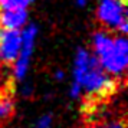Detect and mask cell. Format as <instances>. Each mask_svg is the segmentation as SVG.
<instances>
[{
	"label": "cell",
	"mask_w": 128,
	"mask_h": 128,
	"mask_svg": "<svg viewBox=\"0 0 128 128\" xmlns=\"http://www.w3.org/2000/svg\"><path fill=\"white\" fill-rule=\"evenodd\" d=\"M96 19L106 29L115 30L116 35L125 36L128 32L127 0H99Z\"/></svg>",
	"instance_id": "obj_3"
},
{
	"label": "cell",
	"mask_w": 128,
	"mask_h": 128,
	"mask_svg": "<svg viewBox=\"0 0 128 128\" xmlns=\"http://www.w3.org/2000/svg\"><path fill=\"white\" fill-rule=\"evenodd\" d=\"M55 78H56V79H64L65 78V72L64 70H56V72H55Z\"/></svg>",
	"instance_id": "obj_12"
},
{
	"label": "cell",
	"mask_w": 128,
	"mask_h": 128,
	"mask_svg": "<svg viewBox=\"0 0 128 128\" xmlns=\"http://www.w3.org/2000/svg\"><path fill=\"white\" fill-rule=\"evenodd\" d=\"M22 48V30H0V62L10 65L18 59Z\"/></svg>",
	"instance_id": "obj_5"
},
{
	"label": "cell",
	"mask_w": 128,
	"mask_h": 128,
	"mask_svg": "<svg viewBox=\"0 0 128 128\" xmlns=\"http://www.w3.org/2000/svg\"><path fill=\"white\" fill-rule=\"evenodd\" d=\"M14 111V102L10 96H0V121H6Z\"/></svg>",
	"instance_id": "obj_7"
},
{
	"label": "cell",
	"mask_w": 128,
	"mask_h": 128,
	"mask_svg": "<svg viewBox=\"0 0 128 128\" xmlns=\"http://www.w3.org/2000/svg\"><path fill=\"white\" fill-rule=\"evenodd\" d=\"M35 0H0V10L10 9H24L28 10Z\"/></svg>",
	"instance_id": "obj_8"
},
{
	"label": "cell",
	"mask_w": 128,
	"mask_h": 128,
	"mask_svg": "<svg viewBox=\"0 0 128 128\" xmlns=\"http://www.w3.org/2000/svg\"><path fill=\"white\" fill-rule=\"evenodd\" d=\"M29 24V13L24 9L0 10V28L3 30H22Z\"/></svg>",
	"instance_id": "obj_6"
},
{
	"label": "cell",
	"mask_w": 128,
	"mask_h": 128,
	"mask_svg": "<svg viewBox=\"0 0 128 128\" xmlns=\"http://www.w3.org/2000/svg\"><path fill=\"white\" fill-rule=\"evenodd\" d=\"M74 82L82 92L94 96L106 95L115 89V81L105 72L88 49H78L74 59Z\"/></svg>",
	"instance_id": "obj_2"
},
{
	"label": "cell",
	"mask_w": 128,
	"mask_h": 128,
	"mask_svg": "<svg viewBox=\"0 0 128 128\" xmlns=\"http://www.w3.org/2000/svg\"><path fill=\"white\" fill-rule=\"evenodd\" d=\"M91 53L112 79L124 76L128 66V42L125 36L112 35L108 30L95 32Z\"/></svg>",
	"instance_id": "obj_1"
},
{
	"label": "cell",
	"mask_w": 128,
	"mask_h": 128,
	"mask_svg": "<svg viewBox=\"0 0 128 128\" xmlns=\"http://www.w3.org/2000/svg\"><path fill=\"white\" fill-rule=\"evenodd\" d=\"M38 33L39 30L35 24H28L22 29V48H20V53H19L18 59L13 62V78L16 81H24V78L28 76L30 69V60L35 52L36 40H38Z\"/></svg>",
	"instance_id": "obj_4"
},
{
	"label": "cell",
	"mask_w": 128,
	"mask_h": 128,
	"mask_svg": "<svg viewBox=\"0 0 128 128\" xmlns=\"http://www.w3.org/2000/svg\"><path fill=\"white\" fill-rule=\"evenodd\" d=\"M75 3L78 7H85L88 4V0H75Z\"/></svg>",
	"instance_id": "obj_13"
},
{
	"label": "cell",
	"mask_w": 128,
	"mask_h": 128,
	"mask_svg": "<svg viewBox=\"0 0 128 128\" xmlns=\"http://www.w3.org/2000/svg\"><path fill=\"white\" fill-rule=\"evenodd\" d=\"M84 95V92H82V88L76 84V82H72L69 86V96L72 99H79Z\"/></svg>",
	"instance_id": "obj_11"
},
{
	"label": "cell",
	"mask_w": 128,
	"mask_h": 128,
	"mask_svg": "<svg viewBox=\"0 0 128 128\" xmlns=\"http://www.w3.org/2000/svg\"><path fill=\"white\" fill-rule=\"evenodd\" d=\"M94 128H125V124L120 120H108V121H102Z\"/></svg>",
	"instance_id": "obj_10"
},
{
	"label": "cell",
	"mask_w": 128,
	"mask_h": 128,
	"mask_svg": "<svg viewBox=\"0 0 128 128\" xmlns=\"http://www.w3.org/2000/svg\"><path fill=\"white\" fill-rule=\"evenodd\" d=\"M33 128H53V120L49 114H45L38 118V121L35 122Z\"/></svg>",
	"instance_id": "obj_9"
}]
</instances>
